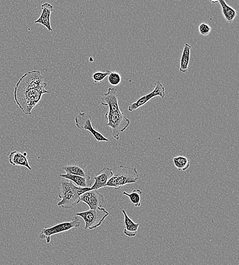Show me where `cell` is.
I'll return each mask as SVG.
<instances>
[{
  "label": "cell",
  "instance_id": "cell-15",
  "mask_svg": "<svg viewBox=\"0 0 239 265\" xmlns=\"http://www.w3.org/2000/svg\"><path fill=\"white\" fill-rule=\"evenodd\" d=\"M59 175L64 179L70 181L80 188L91 187L92 186L91 178H85L81 176L68 173L61 174Z\"/></svg>",
  "mask_w": 239,
  "mask_h": 265
},
{
  "label": "cell",
  "instance_id": "cell-6",
  "mask_svg": "<svg viewBox=\"0 0 239 265\" xmlns=\"http://www.w3.org/2000/svg\"><path fill=\"white\" fill-rule=\"evenodd\" d=\"M81 226V222L78 216L73 217L69 222H64L57 224L51 228H44L39 235L41 240H46V242L49 243L53 235L68 231L72 229H77Z\"/></svg>",
  "mask_w": 239,
  "mask_h": 265
},
{
  "label": "cell",
  "instance_id": "cell-18",
  "mask_svg": "<svg viewBox=\"0 0 239 265\" xmlns=\"http://www.w3.org/2000/svg\"><path fill=\"white\" fill-rule=\"evenodd\" d=\"M173 163L176 168L180 171H185L190 166V160L184 156H177L173 159Z\"/></svg>",
  "mask_w": 239,
  "mask_h": 265
},
{
  "label": "cell",
  "instance_id": "cell-3",
  "mask_svg": "<svg viewBox=\"0 0 239 265\" xmlns=\"http://www.w3.org/2000/svg\"><path fill=\"white\" fill-rule=\"evenodd\" d=\"M59 198L61 200L58 203L60 208L70 209L80 202V196L90 191V187L80 188L69 180L64 179L59 183Z\"/></svg>",
  "mask_w": 239,
  "mask_h": 265
},
{
  "label": "cell",
  "instance_id": "cell-1",
  "mask_svg": "<svg viewBox=\"0 0 239 265\" xmlns=\"http://www.w3.org/2000/svg\"><path fill=\"white\" fill-rule=\"evenodd\" d=\"M47 84L39 70L29 71L20 78L15 87L14 98L17 105L26 115H31L46 90Z\"/></svg>",
  "mask_w": 239,
  "mask_h": 265
},
{
  "label": "cell",
  "instance_id": "cell-4",
  "mask_svg": "<svg viewBox=\"0 0 239 265\" xmlns=\"http://www.w3.org/2000/svg\"><path fill=\"white\" fill-rule=\"evenodd\" d=\"M139 179V174L136 167L120 166L112 170V176L105 187L119 190L129 184H134Z\"/></svg>",
  "mask_w": 239,
  "mask_h": 265
},
{
  "label": "cell",
  "instance_id": "cell-19",
  "mask_svg": "<svg viewBox=\"0 0 239 265\" xmlns=\"http://www.w3.org/2000/svg\"><path fill=\"white\" fill-rule=\"evenodd\" d=\"M142 194V191L139 189L134 190L131 194H128L125 191L123 193V195L128 197L136 207H139L141 205L140 201Z\"/></svg>",
  "mask_w": 239,
  "mask_h": 265
},
{
  "label": "cell",
  "instance_id": "cell-5",
  "mask_svg": "<svg viewBox=\"0 0 239 265\" xmlns=\"http://www.w3.org/2000/svg\"><path fill=\"white\" fill-rule=\"evenodd\" d=\"M109 215V212L102 207L76 214L77 216L80 217L83 219L85 230H92L99 227Z\"/></svg>",
  "mask_w": 239,
  "mask_h": 265
},
{
  "label": "cell",
  "instance_id": "cell-9",
  "mask_svg": "<svg viewBox=\"0 0 239 265\" xmlns=\"http://www.w3.org/2000/svg\"><path fill=\"white\" fill-rule=\"evenodd\" d=\"M80 199V202L86 203L91 210H96L102 207L105 198L99 193L97 190H92L82 195Z\"/></svg>",
  "mask_w": 239,
  "mask_h": 265
},
{
  "label": "cell",
  "instance_id": "cell-12",
  "mask_svg": "<svg viewBox=\"0 0 239 265\" xmlns=\"http://www.w3.org/2000/svg\"><path fill=\"white\" fill-rule=\"evenodd\" d=\"M62 169L68 173L83 176L85 178H91V172L86 166L81 162L68 164L63 166Z\"/></svg>",
  "mask_w": 239,
  "mask_h": 265
},
{
  "label": "cell",
  "instance_id": "cell-23",
  "mask_svg": "<svg viewBox=\"0 0 239 265\" xmlns=\"http://www.w3.org/2000/svg\"><path fill=\"white\" fill-rule=\"evenodd\" d=\"M211 3H214H214L216 4V3H218V1H216V2H215V1H211Z\"/></svg>",
  "mask_w": 239,
  "mask_h": 265
},
{
  "label": "cell",
  "instance_id": "cell-17",
  "mask_svg": "<svg viewBox=\"0 0 239 265\" xmlns=\"http://www.w3.org/2000/svg\"><path fill=\"white\" fill-rule=\"evenodd\" d=\"M191 46L189 44L186 43L183 48L180 61V71L185 73L188 70V67L190 63V52Z\"/></svg>",
  "mask_w": 239,
  "mask_h": 265
},
{
  "label": "cell",
  "instance_id": "cell-20",
  "mask_svg": "<svg viewBox=\"0 0 239 265\" xmlns=\"http://www.w3.org/2000/svg\"><path fill=\"white\" fill-rule=\"evenodd\" d=\"M111 72V71L110 70L107 69L104 72L98 71L94 72L92 76L94 82L96 83L102 82L104 79L109 75Z\"/></svg>",
  "mask_w": 239,
  "mask_h": 265
},
{
  "label": "cell",
  "instance_id": "cell-16",
  "mask_svg": "<svg viewBox=\"0 0 239 265\" xmlns=\"http://www.w3.org/2000/svg\"><path fill=\"white\" fill-rule=\"evenodd\" d=\"M218 3L220 4L224 18L228 24H232L238 15L237 11L229 6L225 0H219Z\"/></svg>",
  "mask_w": 239,
  "mask_h": 265
},
{
  "label": "cell",
  "instance_id": "cell-2",
  "mask_svg": "<svg viewBox=\"0 0 239 265\" xmlns=\"http://www.w3.org/2000/svg\"><path fill=\"white\" fill-rule=\"evenodd\" d=\"M117 90L109 88L108 92L104 94V100L102 106H108L109 111L104 115L107 120V126L112 129V134L114 139L118 140L119 135L125 131L130 125L131 121L119 108Z\"/></svg>",
  "mask_w": 239,
  "mask_h": 265
},
{
  "label": "cell",
  "instance_id": "cell-13",
  "mask_svg": "<svg viewBox=\"0 0 239 265\" xmlns=\"http://www.w3.org/2000/svg\"><path fill=\"white\" fill-rule=\"evenodd\" d=\"M124 216L125 229L124 233L126 236L131 238L136 237L140 226L139 224L136 223L131 219L125 210H122Z\"/></svg>",
  "mask_w": 239,
  "mask_h": 265
},
{
  "label": "cell",
  "instance_id": "cell-21",
  "mask_svg": "<svg viewBox=\"0 0 239 265\" xmlns=\"http://www.w3.org/2000/svg\"><path fill=\"white\" fill-rule=\"evenodd\" d=\"M122 76L120 73L111 71L108 76V82L109 84L113 86H116L121 83Z\"/></svg>",
  "mask_w": 239,
  "mask_h": 265
},
{
  "label": "cell",
  "instance_id": "cell-22",
  "mask_svg": "<svg viewBox=\"0 0 239 265\" xmlns=\"http://www.w3.org/2000/svg\"><path fill=\"white\" fill-rule=\"evenodd\" d=\"M212 28L207 23H203L199 26V31L200 34L203 36H206L210 33Z\"/></svg>",
  "mask_w": 239,
  "mask_h": 265
},
{
  "label": "cell",
  "instance_id": "cell-10",
  "mask_svg": "<svg viewBox=\"0 0 239 265\" xmlns=\"http://www.w3.org/2000/svg\"><path fill=\"white\" fill-rule=\"evenodd\" d=\"M41 13L39 18L35 20V24H39L45 27L50 32L53 31L51 26L50 18L52 13L54 11V7L49 3L41 4Z\"/></svg>",
  "mask_w": 239,
  "mask_h": 265
},
{
  "label": "cell",
  "instance_id": "cell-11",
  "mask_svg": "<svg viewBox=\"0 0 239 265\" xmlns=\"http://www.w3.org/2000/svg\"><path fill=\"white\" fill-rule=\"evenodd\" d=\"M112 176V169L108 167H104L97 172L94 176L95 183L90 187L91 190H98L102 188L105 187Z\"/></svg>",
  "mask_w": 239,
  "mask_h": 265
},
{
  "label": "cell",
  "instance_id": "cell-14",
  "mask_svg": "<svg viewBox=\"0 0 239 265\" xmlns=\"http://www.w3.org/2000/svg\"><path fill=\"white\" fill-rule=\"evenodd\" d=\"M9 162L13 166H21L26 167L29 170H32L30 166L27 156L18 151H13L9 156Z\"/></svg>",
  "mask_w": 239,
  "mask_h": 265
},
{
  "label": "cell",
  "instance_id": "cell-8",
  "mask_svg": "<svg viewBox=\"0 0 239 265\" xmlns=\"http://www.w3.org/2000/svg\"><path fill=\"white\" fill-rule=\"evenodd\" d=\"M155 85V88L152 92L140 98L137 100L132 103L129 106L128 110L132 112L139 109L154 97L158 96L161 98H164L166 95L165 87L163 86L160 81H157Z\"/></svg>",
  "mask_w": 239,
  "mask_h": 265
},
{
  "label": "cell",
  "instance_id": "cell-7",
  "mask_svg": "<svg viewBox=\"0 0 239 265\" xmlns=\"http://www.w3.org/2000/svg\"><path fill=\"white\" fill-rule=\"evenodd\" d=\"M76 126L82 131H88L91 132L98 142H108V139L97 131L92 125V117L90 114L81 111L76 117Z\"/></svg>",
  "mask_w": 239,
  "mask_h": 265
}]
</instances>
